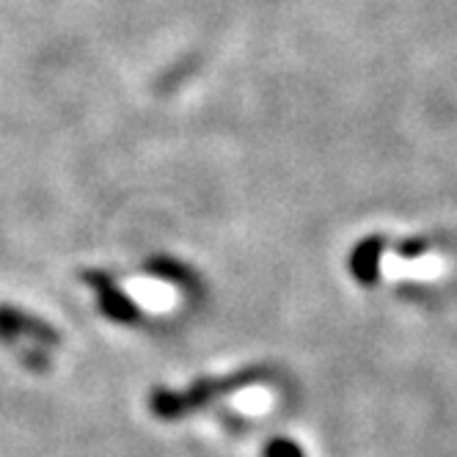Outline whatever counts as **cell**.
<instances>
[{
    "mask_svg": "<svg viewBox=\"0 0 457 457\" xmlns=\"http://www.w3.org/2000/svg\"><path fill=\"white\" fill-rule=\"evenodd\" d=\"M265 380H270V372L265 367H251V370H240L235 375H226L220 380L199 378L185 391L157 388L149 397V411L162 421H177V419H185V416L204 411L207 405H212L223 395H235V391H240V388L265 383Z\"/></svg>",
    "mask_w": 457,
    "mask_h": 457,
    "instance_id": "obj_1",
    "label": "cell"
},
{
    "mask_svg": "<svg viewBox=\"0 0 457 457\" xmlns=\"http://www.w3.org/2000/svg\"><path fill=\"white\" fill-rule=\"evenodd\" d=\"M83 281L96 292V306H100V312L108 320L121 322V325H133V322L141 320V309L133 303V298L124 295L108 273L88 270V273H83Z\"/></svg>",
    "mask_w": 457,
    "mask_h": 457,
    "instance_id": "obj_2",
    "label": "cell"
},
{
    "mask_svg": "<svg viewBox=\"0 0 457 457\" xmlns=\"http://www.w3.org/2000/svg\"><path fill=\"white\" fill-rule=\"evenodd\" d=\"M20 337L30 339V342H39V345H61V337L55 328L34 314H25L20 309H9V306H0V339L4 342H17Z\"/></svg>",
    "mask_w": 457,
    "mask_h": 457,
    "instance_id": "obj_3",
    "label": "cell"
},
{
    "mask_svg": "<svg viewBox=\"0 0 457 457\" xmlns=\"http://www.w3.org/2000/svg\"><path fill=\"white\" fill-rule=\"evenodd\" d=\"M386 251V237L380 235H370L358 243L350 253V273L358 284L372 287L380 278V259Z\"/></svg>",
    "mask_w": 457,
    "mask_h": 457,
    "instance_id": "obj_4",
    "label": "cell"
},
{
    "mask_svg": "<svg viewBox=\"0 0 457 457\" xmlns=\"http://www.w3.org/2000/svg\"><path fill=\"white\" fill-rule=\"evenodd\" d=\"M146 273L154 278H162V281H171L177 287H185V289H199V276H195L187 265L174 262L169 256H160V259L146 262Z\"/></svg>",
    "mask_w": 457,
    "mask_h": 457,
    "instance_id": "obj_5",
    "label": "cell"
},
{
    "mask_svg": "<svg viewBox=\"0 0 457 457\" xmlns=\"http://www.w3.org/2000/svg\"><path fill=\"white\" fill-rule=\"evenodd\" d=\"M262 457H306L303 449L298 446V441L292 438H284V436H276L265 444L262 449Z\"/></svg>",
    "mask_w": 457,
    "mask_h": 457,
    "instance_id": "obj_6",
    "label": "cell"
},
{
    "mask_svg": "<svg viewBox=\"0 0 457 457\" xmlns=\"http://www.w3.org/2000/svg\"><path fill=\"white\" fill-rule=\"evenodd\" d=\"M433 245H430V240H424V237H413V240H405V243H400L397 245V253L400 256H419V253H424V251H430Z\"/></svg>",
    "mask_w": 457,
    "mask_h": 457,
    "instance_id": "obj_7",
    "label": "cell"
}]
</instances>
